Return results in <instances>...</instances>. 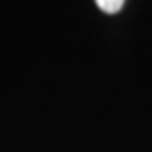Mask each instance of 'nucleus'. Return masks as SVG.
<instances>
[{"label":"nucleus","instance_id":"1","mask_svg":"<svg viewBox=\"0 0 152 152\" xmlns=\"http://www.w3.org/2000/svg\"><path fill=\"white\" fill-rule=\"evenodd\" d=\"M95 4L99 6L104 13H117L119 9L123 7V4H125V0H95Z\"/></svg>","mask_w":152,"mask_h":152}]
</instances>
